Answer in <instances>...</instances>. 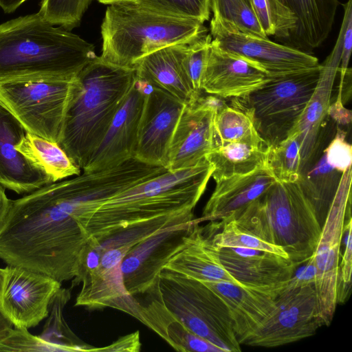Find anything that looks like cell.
Returning a JSON list of instances; mask_svg holds the SVG:
<instances>
[{
  "mask_svg": "<svg viewBox=\"0 0 352 352\" xmlns=\"http://www.w3.org/2000/svg\"><path fill=\"white\" fill-rule=\"evenodd\" d=\"M323 325L315 284L294 287L287 285L278 295L274 311L243 344L283 346L314 336Z\"/></svg>",
  "mask_w": 352,
  "mask_h": 352,
  "instance_id": "cell-10",
  "label": "cell"
},
{
  "mask_svg": "<svg viewBox=\"0 0 352 352\" xmlns=\"http://www.w3.org/2000/svg\"><path fill=\"white\" fill-rule=\"evenodd\" d=\"M343 27L341 25L336 44L325 61L320 64L319 78L296 126L290 133L297 135L300 144V170L316 155L320 129L328 116L331 95L340 63ZM289 134V135H290Z\"/></svg>",
  "mask_w": 352,
  "mask_h": 352,
  "instance_id": "cell-22",
  "label": "cell"
},
{
  "mask_svg": "<svg viewBox=\"0 0 352 352\" xmlns=\"http://www.w3.org/2000/svg\"><path fill=\"white\" fill-rule=\"evenodd\" d=\"M0 351H58L54 346L42 340L38 336H33L25 328L13 327L0 339Z\"/></svg>",
  "mask_w": 352,
  "mask_h": 352,
  "instance_id": "cell-40",
  "label": "cell"
},
{
  "mask_svg": "<svg viewBox=\"0 0 352 352\" xmlns=\"http://www.w3.org/2000/svg\"><path fill=\"white\" fill-rule=\"evenodd\" d=\"M351 168L342 173L313 254L316 267L315 289L320 314L326 326L331 324L338 305L340 245L346 210L351 205Z\"/></svg>",
  "mask_w": 352,
  "mask_h": 352,
  "instance_id": "cell-11",
  "label": "cell"
},
{
  "mask_svg": "<svg viewBox=\"0 0 352 352\" xmlns=\"http://www.w3.org/2000/svg\"><path fill=\"white\" fill-rule=\"evenodd\" d=\"M257 19L267 36L288 40L296 29L294 13L278 0H252Z\"/></svg>",
  "mask_w": 352,
  "mask_h": 352,
  "instance_id": "cell-35",
  "label": "cell"
},
{
  "mask_svg": "<svg viewBox=\"0 0 352 352\" xmlns=\"http://www.w3.org/2000/svg\"><path fill=\"white\" fill-rule=\"evenodd\" d=\"M139 4L172 16L208 21L210 14V0H135Z\"/></svg>",
  "mask_w": 352,
  "mask_h": 352,
  "instance_id": "cell-38",
  "label": "cell"
},
{
  "mask_svg": "<svg viewBox=\"0 0 352 352\" xmlns=\"http://www.w3.org/2000/svg\"><path fill=\"white\" fill-rule=\"evenodd\" d=\"M215 113L192 103L185 104L169 144V171L198 164L213 149V120Z\"/></svg>",
  "mask_w": 352,
  "mask_h": 352,
  "instance_id": "cell-19",
  "label": "cell"
},
{
  "mask_svg": "<svg viewBox=\"0 0 352 352\" xmlns=\"http://www.w3.org/2000/svg\"><path fill=\"white\" fill-rule=\"evenodd\" d=\"M289 281L263 287L239 286L225 281L202 282L228 307L236 339L243 344L274 311L278 295Z\"/></svg>",
  "mask_w": 352,
  "mask_h": 352,
  "instance_id": "cell-17",
  "label": "cell"
},
{
  "mask_svg": "<svg viewBox=\"0 0 352 352\" xmlns=\"http://www.w3.org/2000/svg\"><path fill=\"white\" fill-rule=\"evenodd\" d=\"M25 130L0 104V184L17 194L30 193L53 183L51 177L16 149Z\"/></svg>",
  "mask_w": 352,
  "mask_h": 352,
  "instance_id": "cell-20",
  "label": "cell"
},
{
  "mask_svg": "<svg viewBox=\"0 0 352 352\" xmlns=\"http://www.w3.org/2000/svg\"><path fill=\"white\" fill-rule=\"evenodd\" d=\"M96 56L91 43L38 12L0 24V82L72 79Z\"/></svg>",
  "mask_w": 352,
  "mask_h": 352,
  "instance_id": "cell-2",
  "label": "cell"
},
{
  "mask_svg": "<svg viewBox=\"0 0 352 352\" xmlns=\"http://www.w3.org/2000/svg\"><path fill=\"white\" fill-rule=\"evenodd\" d=\"M10 202L11 199L7 197L5 188L0 184V226L8 212Z\"/></svg>",
  "mask_w": 352,
  "mask_h": 352,
  "instance_id": "cell-46",
  "label": "cell"
},
{
  "mask_svg": "<svg viewBox=\"0 0 352 352\" xmlns=\"http://www.w3.org/2000/svg\"><path fill=\"white\" fill-rule=\"evenodd\" d=\"M229 215L243 229L283 250L297 266L314 254L321 231L298 182L276 181L261 197Z\"/></svg>",
  "mask_w": 352,
  "mask_h": 352,
  "instance_id": "cell-4",
  "label": "cell"
},
{
  "mask_svg": "<svg viewBox=\"0 0 352 352\" xmlns=\"http://www.w3.org/2000/svg\"><path fill=\"white\" fill-rule=\"evenodd\" d=\"M147 88L148 84L136 76L100 144L88 160L82 172L91 173L114 168L133 158Z\"/></svg>",
  "mask_w": 352,
  "mask_h": 352,
  "instance_id": "cell-15",
  "label": "cell"
},
{
  "mask_svg": "<svg viewBox=\"0 0 352 352\" xmlns=\"http://www.w3.org/2000/svg\"><path fill=\"white\" fill-rule=\"evenodd\" d=\"M271 79L257 64L226 52L211 41L201 89L223 98H243Z\"/></svg>",
  "mask_w": 352,
  "mask_h": 352,
  "instance_id": "cell-18",
  "label": "cell"
},
{
  "mask_svg": "<svg viewBox=\"0 0 352 352\" xmlns=\"http://www.w3.org/2000/svg\"><path fill=\"white\" fill-rule=\"evenodd\" d=\"M328 116L335 121L338 126H347L351 122V111L344 107L340 99L336 98V100L330 104Z\"/></svg>",
  "mask_w": 352,
  "mask_h": 352,
  "instance_id": "cell-45",
  "label": "cell"
},
{
  "mask_svg": "<svg viewBox=\"0 0 352 352\" xmlns=\"http://www.w3.org/2000/svg\"><path fill=\"white\" fill-rule=\"evenodd\" d=\"M346 134L344 130L337 126L336 136L324 150L329 164L342 173L351 168L352 148L346 140Z\"/></svg>",
  "mask_w": 352,
  "mask_h": 352,
  "instance_id": "cell-42",
  "label": "cell"
},
{
  "mask_svg": "<svg viewBox=\"0 0 352 352\" xmlns=\"http://www.w3.org/2000/svg\"><path fill=\"white\" fill-rule=\"evenodd\" d=\"M157 287L167 309L189 331L223 352L241 351L228 307L204 283L162 269Z\"/></svg>",
  "mask_w": 352,
  "mask_h": 352,
  "instance_id": "cell-7",
  "label": "cell"
},
{
  "mask_svg": "<svg viewBox=\"0 0 352 352\" xmlns=\"http://www.w3.org/2000/svg\"><path fill=\"white\" fill-rule=\"evenodd\" d=\"M139 320L163 338L179 351L222 352L207 340L195 334L178 321L167 309L159 294L157 284L144 294Z\"/></svg>",
  "mask_w": 352,
  "mask_h": 352,
  "instance_id": "cell-26",
  "label": "cell"
},
{
  "mask_svg": "<svg viewBox=\"0 0 352 352\" xmlns=\"http://www.w3.org/2000/svg\"><path fill=\"white\" fill-rule=\"evenodd\" d=\"M5 274H6V269L0 268V300H1V292H2Z\"/></svg>",
  "mask_w": 352,
  "mask_h": 352,
  "instance_id": "cell-49",
  "label": "cell"
},
{
  "mask_svg": "<svg viewBox=\"0 0 352 352\" xmlns=\"http://www.w3.org/2000/svg\"><path fill=\"white\" fill-rule=\"evenodd\" d=\"M212 43L220 49L242 56L262 67L275 78L314 68L319 65L314 56L240 30L228 21L212 18Z\"/></svg>",
  "mask_w": 352,
  "mask_h": 352,
  "instance_id": "cell-12",
  "label": "cell"
},
{
  "mask_svg": "<svg viewBox=\"0 0 352 352\" xmlns=\"http://www.w3.org/2000/svg\"><path fill=\"white\" fill-rule=\"evenodd\" d=\"M14 327L12 322L0 309V339L5 337Z\"/></svg>",
  "mask_w": 352,
  "mask_h": 352,
  "instance_id": "cell-48",
  "label": "cell"
},
{
  "mask_svg": "<svg viewBox=\"0 0 352 352\" xmlns=\"http://www.w3.org/2000/svg\"><path fill=\"white\" fill-rule=\"evenodd\" d=\"M207 34L204 23L166 15L136 1L109 4L101 25L100 58L109 63L133 68L143 56L161 48L189 43Z\"/></svg>",
  "mask_w": 352,
  "mask_h": 352,
  "instance_id": "cell-5",
  "label": "cell"
},
{
  "mask_svg": "<svg viewBox=\"0 0 352 352\" xmlns=\"http://www.w3.org/2000/svg\"><path fill=\"white\" fill-rule=\"evenodd\" d=\"M71 297L70 290L60 288L53 296L49 314L38 337L58 351H96L97 348L81 343L69 328L63 317V309Z\"/></svg>",
  "mask_w": 352,
  "mask_h": 352,
  "instance_id": "cell-32",
  "label": "cell"
},
{
  "mask_svg": "<svg viewBox=\"0 0 352 352\" xmlns=\"http://www.w3.org/2000/svg\"><path fill=\"white\" fill-rule=\"evenodd\" d=\"M26 1L27 0H0V7L6 13H11Z\"/></svg>",
  "mask_w": 352,
  "mask_h": 352,
  "instance_id": "cell-47",
  "label": "cell"
},
{
  "mask_svg": "<svg viewBox=\"0 0 352 352\" xmlns=\"http://www.w3.org/2000/svg\"><path fill=\"white\" fill-rule=\"evenodd\" d=\"M214 221L212 240L218 248H248L272 252L285 258L287 254L281 248L270 244L239 226L230 216Z\"/></svg>",
  "mask_w": 352,
  "mask_h": 352,
  "instance_id": "cell-34",
  "label": "cell"
},
{
  "mask_svg": "<svg viewBox=\"0 0 352 352\" xmlns=\"http://www.w3.org/2000/svg\"><path fill=\"white\" fill-rule=\"evenodd\" d=\"M277 180L266 165L216 182L199 218L215 221L245 206L261 197Z\"/></svg>",
  "mask_w": 352,
  "mask_h": 352,
  "instance_id": "cell-25",
  "label": "cell"
},
{
  "mask_svg": "<svg viewBox=\"0 0 352 352\" xmlns=\"http://www.w3.org/2000/svg\"><path fill=\"white\" fill-rule=\"evenodd\" d=\"M219 254L224 269L242 286L289 281L298 267L288 258L254 249L219 248Z\"/></svg>",
  "mask_w": 352,
  "mask_h": 352,
  "instance_id": "cell-23",
  "label": "cell"
},
{
  "mask_svg": "<svg viewBox=\"0 0 352 352\" xmlns=\"http://www.w3.org/2000/svg\"><path fill=\"white\" fill-rule=\"evenodd\" d=\"M184 216L161 217L116 231L99 239L89 238L79 258L72 286L82 283L78 301L91 309L128 308L133 297L125 288L121 265L137 243L166 226L183 222Z\"/></svg>",
  "mask_w": 352,
  "mask_h": 352,
  "instance_id": "cell-6",
  "label": "cell"
},
{
  "mask_svg": "<svg viewBox=\"0 0 352 352\" xmlns=\"http://www.w3.org/2000/svg\"><path fill=\"white\" fill-rule=\"evenodd\" d=\"M210 3L212 18L231 23L246 33L267 38L257 19L252 0H210Z\"/></svg>",
  "mask_w": 352,
  "mask_h": 352,
  "instance_id": "cell-36",
  "label": "cell"
},
{
  "mask_svg": "<svg viewBox=\"0 0 352 352\" xmlns=\"http://www.w3.org/2000/svg\"><path fill=\"white\" fill-rule=\"evenodd\" d=\"M267 148L243 142H230L214 148L206 156L214 166L211 177L217 182L265 165Z\"/></svg>",
  "mask_w": 352,
  "mask_h": 352,
  "instance_id": "cell-31",
  "label": "cell"
},
{
  "mask_svg": "<svg viewBox=\"0 0 352 352\" xmlns=\"http://www.w3.org/2000/svg\"><path fill=\"white\" fill-rule=\"evenodd\" d=\"M69 178L11 200L0 226V259L62 283L73 279L89 238Z\"/></svg>",
  "mask_w": 352,
  "mask_h": 352,
  "instance_id": "cell-1",
  "label": "cell"
},
{
  "mask_svg": "<svg viewBox=\"0 0 352 352\" xmlns=\"http://www.w3.org/2000/svg\"><path fill=\"white\" fill-rule=\"evenodd\" d=\"M321 65L272 78L243 97L267 146L285 140L298 122L317 85Z\"/></svg>",
  "mask_w": 352,
  "mask_h": 352,
  "instance_id": "cell-8",
  "label": "cell"
},
{
  "mask_svg": "<svg viewBox=\"0 0 352 352\" xmlns=\"http://www.w3.org/2000/svg\"><path fill=\"white\" fill-rule=\"evenodd\" d=\"M344 10L342 25L343 26V35L342 41V50L340 63L338 72L340 74V86L342 85L344 76L349 67V63L352 47V0H349L343 4Z\"/></svg>",
  "mask_w": 352,
  "mask_h": 352,
  "instance_id": "cell-43",
  "label": "cell"
},
{
  "mask_svg": "<svg viewBox=\"0 0 352 352\" xmlns=\"http://www.w3.org/2000/svg\"><path fill=\"white\" fill-rule=\"evenodd\" d=\"M140 345L139 331H136L121 338L106 347L98 348L97 351H138Z\"/></svg>",
  "mask_w": 352,
  "mask_h": 352,
  "instance_id": "cell-44",
  "label": "cell"
},
{
  "mask_svg": "<svg viewBox=\"0 0 352 352\" xmlns=\"http://www.w3.org/2000/svg\"><path fill=\"white\" fill-rule=\"evenodd\" d=\"M91 0H41L38 14L66 30L78 25Z\"/></svg>",
  "mask_w": 352,
  "mask_h": 352,
  "instance_id": "cell-37",
  "label": "cell"
},
{
  "mask_svg": "<svg viewBox=\"0 0 352 352\" xmlns=\"http://www.w3.org/2000/svg\"><path fill=\"white\" fill-rule=\"evenodd\" d=\"M197 220L162 228L128 252L121 269L125 288L131 296L143 295L155 287L160 272L181 249L185 236Z\"/></svg>",
  "mask_w": 352,
  "mask_h": 352,
  "instance_id": "cell-13",
  "label": "cell"
},
{
  "mask_svg": "<svg viewBox=\"0 0 352 352\" xmlns=\"http://www.w3.org/2000/svg\"><path fill=\"white\" fill-rule=\"evenodd\" d=\"M0 309L17 328L38 325L49 314V306L61 283L46 274L19 266L5 267Z\"/></svg>",
  "mask_w": 352,
  "mask_h": 352,
  "instance_id": "cell-14",
  "label": "cell"
},
{
  "mask_svg": "<svg viewBox=\"0 0 352 352\" xmlns=\"http://www.w3.org/2000/svg\"><path fill=\"white\" fill-rule=\"evenodd\" d=\"M230 142L268 147L256 131L243 98H232V103L214 117L213 149Z\"/></svg>",
  "mask_w": 352,
  "mask_h": 352,
  "instance_id": "cell-29",
  "label": "cell"
},
{
  "mask_svg": "<svg viewBox=\"0 0 352 352\" xmlns=\"http://www.w3.org/2000/svg\"><path fill=\"white\" fill-rule=\"evenodd\" d=\"M58 144L81 170L104 138L135 79L133 68L96 56L76 76Z\"/></svg>",
  "mask_w": 352,
  "mask_h": 352,
  "instance_id": "cell-3",
  "label": "cell"
},
{
  "mask_svg": "<svg viewBox=\"0 0 352 352\" xmlns=\"http://www.w3.org/2000/svg\"><path fill=\"white\" fill-rule=\"evenodd\" d=\"M99 2L104 4H111L118 2H123V1H135V0H98Z\"/></svg>",
  "mask_w": 352,
  "mask_h": 352,
  "instance_id": "cell-50",
  "label": "cell"
},
{
  "mask_svg": "<svg viewBox=\"0 0 352 352\" xmlns=\"http://www.w3.org/2000/svg\"><path fill=\"white\" fill-rule=\"evenodd\" d=\"M300 144L295 133L268 146L265 165L278 182H297L300 173Z\"/></svg>",
  "mask_w": 352,
  "mask_h": 352,
  "instance_id": "cell-33",
  "label": "cell"
},
{
  "mask_svg": "<svg viewBox=\"0 0 352 352\" xmlns=\"http://www.w3.org/2000/svg\"><path fill=\"white\" fill-rule=\"evenodd\" d=\"M212 37L206 34L187 44L184 57L183 67L186 76L194 91H201V82L208 59Z\"/></svg>",
  "mask_w": 352,
  "mask_h": 352,
  "instance_id": "cell-39",
  "label": "cell"
},
{
  "mask_svg": "<svg viewBox=\"0 0 352 352\" xmlns=\"http://www.w3.org/2000/svg\"><path fill=\"white\" fill-rule=\"evenodd\" d=\"M278 1L296 18V29L288 39L294 48L302 51L314 49L327 39L332 29L338 0Z\"/></svg>",
  "mask_w": 352,
  "mask_h": 352,
  "instance_id": "cell-27",
  "label": "cell"
},
{
  "mask_svg": "<svg viewBox=\"0 0 352 352\" xmlns=\"http://www.w3.org/2000/svg\"><path fill=\"white\" fill-rule=\"evenodd\" d=\"M327 161L323 151L300 170L298 183L305 196L312 205L322 227L337 192L342 175Z\"/></svg>",
  "mask_w": 352,
  "mask_h": 352,
  "instance_id": "cell-28",
  "label": "cell"
},
{
  "mask_svg": "<svg viewBox=\"0 0 352 352\" xmlns=\"http://www.w3.org/2000/svg\"><path fill=\"white\" fill-rule=\"evenodd\" d=\"M184 105L172 96L148 84L134 159L166 168L172 135Z\"/></svg>",
  "mask_w": 352,
  "mask_h": 352,
  "instance_id": "cell-16",
  "label": "cell"
},
{
  "mask_svg": "<svg viewBox=\"0 0 352 352\" xmlns=\"http://www.w3.org/2000/svg\"><path fill=\"white\" fill-rule=\"evenodd\" d=\"M344 230L346 232L344 252L342 255L340 265L338 268L337 284L338 304L344 302L349 298L351 288L352 251H351V217L344 222Z\"/></svg>",
  "mask_w": 352,
  "mask_h": 352,
  "instance_id": "cell-41",
  "label": "cell"
},
{
  "mask_svg": "<svg viewBox=\"0 0 352 352\" xmlns=\"http://www.w3.org/2000/svg\"><path fill=\"white\" fill-rule=\"evenodd\" d=\"M16 149L34 166L48 175L53 182L81 173L57 142L25 132Z\"/></svg>",
  "mask_w": 352,
  "mask_h": 352,
  "instance_id": "cell-30",
  "label": "cell"
},
{
  "mask_svg": "<svg viewBox=\"0 0 352 352\" xmlns=\"http://www.w3.org/2000/svg\"><path fill=\"white\" fill-rule=\"evenodd\" d=\"M187 44L169 45L143 56L133 65L136 76L184 104L190 103L199 92L192 89L183 67Z\"/></svg>",
  "mask_w": 352,
  "mask_h": 352,
  "instance_id": "cell-24",
  "label": "cell"
},
{
  "mask_svg": "<svg viewBox=\"0 0 352 352\" xmlns=\"http://www.w3.org/2000/svg\"><path fill=\"white\" fill-rule=\"evenodd\" d=\"M78 87L77 76L0 82V104L26 132L58 143L66 111Z\"/></svg>",
  "mask_w": 352,
  "mask_h": 352,
  "instance_id": "cell-9",
  "label": "cell"
},
{
  "mask_svg": "<svg viewBox=\"0 0 352 352\" xmlns=\"http://www.w3.org/2000/svg\"><path fill=\"white\" fill-rule=\"evenodd\" d=\"M199 226L198 219L184 239L179 251L163 269L202 281H225L241 285L223 267L219 248L213 242L214 221Z\"/></svg>",
  "mask_w": 352,
  "mask_h": 352,
  "instance_id": "cell-21",
  "label": "cell"
}]
</instances>
